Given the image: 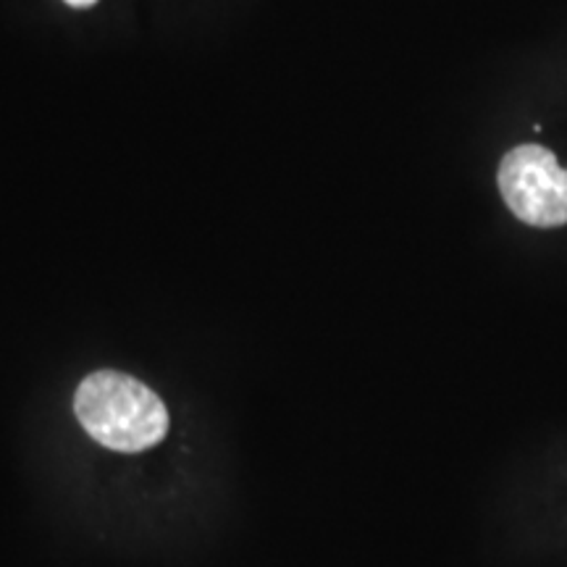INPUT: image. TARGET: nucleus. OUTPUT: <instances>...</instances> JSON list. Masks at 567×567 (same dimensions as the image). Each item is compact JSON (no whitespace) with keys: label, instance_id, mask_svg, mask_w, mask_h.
Here are the masks:
<instances>
[{"label":"nucleus","instance_id":"3","mask_svg":"<svg viewBox=\"0 0 567 567\" xmlns=\"http://www.w3.org/2000/svg\"><path fill=\"white\" fill-rule=\"evenodd\" d=\"M69 6H74V9H90V6H95L97 0H66Z\"/></svg>","mask_w":567,"mask_h":567},{"label":"nucleus","instance_id":"2","mask_svg":"<svg viewBox=\"0 0 567 567\" xmlns=\"http://www.w3.org/2000/svg\"><path fill=\"white\" fill-rule=\"evenodd\" d=\"M499 193L523 224L551 229L567 224V168L547 147L520 145L502 158Z\"/></svg>","mask_w":567,"mask_h":567},{"label":"nucleus","instance_id":"1","mask_svg":"<svg viewBox=\"0 0 567 567\" xmlns=\"http://www.w3.org/2000/svg\"><path fill=\"white\" fill-rule=\"evenodd\" d=\"M74 413L97 444L126 455L151 450L168 431L161 396L118 371L90 373L74 394Z\"/></svg>","mask_w":567,"mask_h":567}]
</instances>
